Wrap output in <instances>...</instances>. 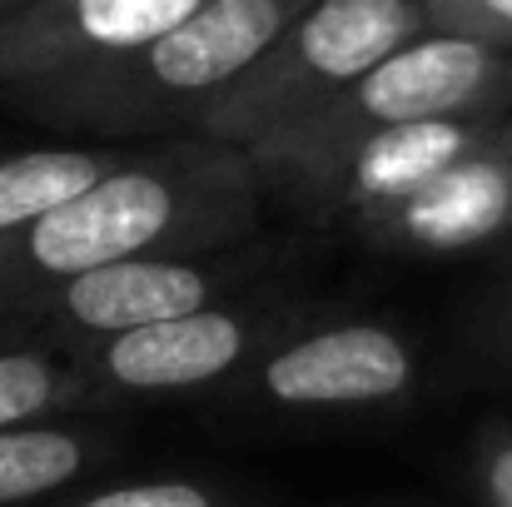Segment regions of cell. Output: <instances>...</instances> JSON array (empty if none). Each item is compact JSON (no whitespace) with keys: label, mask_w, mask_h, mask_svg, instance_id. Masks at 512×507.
Here are the masks:
<instances>
[{"label":"cell","mask_w":512,"mask_h":507,"mask_svg":"<svg viewBox=\"0 0 512 507\" xmlns=\"http://www.w3.org/2000/svg\"><path fill=\"white\" fill-rule=\"evenodd\" d=\"M259 214V174L234 145L150 140L125 150L110 174L0 234V324L20 329L45 294L120 259L244 244L259 234Z\"/></svg>","instance_id":"obj_1"},{"label":"cell","mask_w":512,"mask_h":507,"mask_svg":"<svg viewBox=\"0 0 512 507\" xmlns=\"http://www.w3.org/2000/svg\"><path fill=\"white\" fill-rule=\"evenodd\" d=\"M309 0H204L165 35L105 60L30 105V120L105 140H189L204 110L269 50Z\"/></svg>","instance_id":"obj_2"},{"label":"cell","mask_w":512,"mask_h":507,"mask_svg":"<svg viewBox=\"0 0 512 507\" xmlns=\"http://www.w3.org/2000/svg\"><path fill=\"white\" fill-rule=\"evenodd\" d=\"M428 30V0H309L204 110L189 140L249 150L324 110L368 65Z\"/></svg>","instance_id":"obj_3"},{"label":"cell","mask_w":512,"mask_h":507,"mask_svg":"<svg viewBox=\"0 0 512 507\" xmlns=\"http://www.w3.org/2000/svg\"><path fill=\"white\" fill-rule=\"evenodd\" d=\"M319 304L279 289H249L239 299H219L209 309L160 319L115 338H95L70 353L85 408L110 403H155L184 393H224L234 388L299 319Z\"/></svg>","instance_id":"obj_4"},{"label":"cell","mask_w":512,"mask_h":507,"mask_svg":"<svg viewBox=\"0 0 512 507\" xmlns=\"http://www.w3.org/2000/svg\"><path fill=\"white\" fill-rule=\"evenodd\" d=\"M503 85H508V50L453 30H423L378 65H368L324 110H314L309 120H299L274 140L249 145L244 155L254 174L314 165L393 125L498 110Z\"/></svg>","instance_id":"obj_5"},{"label":"cell","mask_w":512,"mask_h":507,"mask_svg":"<svg viewBox=\"0 0 512 507\" xmlns=\"http://www.w3.org/2000/svg\"><path fill=\"white\" fill-rule=\"evenodd\" d=\"M423 358L418 343L373 314L314 309L279 338L234 388V398L259 413H383L418 393Z\"/></svg>","instance_id":"obj_6"},{"label":"cell","mask_w":512,"mask_h":507,"mask_svg":"<svg viewBox=\"0 0 512 507\" xmlns=\"http://www.w3.org/2000/svg\"><path fill=\"white\" fill-rule=\"evenodd\" d=\"M264 279H269V254L259 249V234L244 244H219L194 254H140L60 284L20 319V334H35L60 353H75L95 338L130 334L160 319L209 309L219 299H239L249 289H264Z\"/></svg>","instance_id":"obj_7"},{"label":"cell","mask_w":512,"mask_h":507,"mask_svg":"<svg viewBox=\"0 0 512 507\" xmlns=\"http://www.w3.org/2000/svg\"><path fill=\"white\" fill-rule=\"evenodd\" d=\"M503 115L508 110H473V115L393 125V130H378V135L348 145L329 160L259 174V189H264V199H284L309 224L339 229L353 239L368 219L403 204L433 174H443L453 160H463Z\"/></svg>","instance_id":"obj_8"},{"label":"cell","mask_w":512,"mask_h":507,"mask_svg":"<svg viewBox=\"0 0 512 507\" xmlns=\"http://www.w3.org/2000/svg\"><path fill=\"white\" fill-rule=\"evenodd\" d=\"M204 0H25L0 15V100L35 95L140 50Z\"/></svg>","instance_id":"obj_9"},{"label":"cell","mask_w":512,"mask_h":507,"mask_svg":"<svg viewBox=\"0 0 512 507\" xmlns=\"http://www.w3.org/2000/svg\"><path fill=\"white\" fill-rule=\"evenodd\" d=\"M353 239L408 259H453L512 239V110L463 160L368 219Z\"/></svg>","instance_id":"obj_10"},{"label":"cell","mask_w":512,"mask_h":507,"mask_svg":"<svg viewBox=\"0 0 512 507\" xmlns=\"http://www.w3.org/2000/svg\"><path fill=\"white\" fill-rule=\"evenodd\" d=\"M110 453V433L80 423H15L0 428V507L45 503L75 488Z\"/></svg>","instance_id":"obj_11"},{"label":"cell","mask_w":512,"mask_h":507,"mask_svg":"<svg viewBox=\"0 0 512 507\" xmlns=\"http://www.w3.org/2000/svg\"><path fill=\"white\" fill-rule=\"evenodd\" d=\"M125 160L120 145H45L0 155V234L40 219Z\"/></svg>","instance_id":"obj_12"},{"label":"cell","mask_w":512,"mask_h":507,"mask_svg":"<svg viewBox=\"0 0 512 507\" xmlns=\"http://www.w3.org/2000/svg\"><path fill=\"white\" fill-rule=\"evenodd\" d=\"M70 408H85V388H80L70 353H60L40 338L0 343V428L40 423V418H55Z\"/></svg>","instance_id":"obj_13"},{"label":"cell","mask_w":512,"mask_h":507,"mask_svg":"<svg viewBox=\"0 0 512 507\" xmlns=\"http://www.w3.org/2000/svg\"><path fill=\"white\" fill-rule=\"evenodd\" d=\"M55 507H234L229 493L199 483V478H145V483H110L90 488L80 498H65Z\"/></svg>","instance_id":"obj_14"},{"label":"cell","mask_w":512,"mask_h":507,"mask_svg":"<svg viewBox=\"0 0 512 507\" xmlns=\"http://www.w3.org/2000/svg\"><path fill=\"white\" fill-rule=\"evenodd\" d=\"M478 493L483 507H512V423H488L478 438Z\"/></svg>","instance_id":"obj_15"},{"label":"cell","mask_w":512,"mask_h":507,"mask_svg":"<svg viewBox=\"0 0 512 507\" xmlns=\"http://www.w3.org/2000/svg\"><path fill=\"white\" fill-rule=\"evenodd\" d=\"M488 343H493L498 363L512 373V264L503 269V284H498L493 309H488Z\"/></svg>","instance_id":"obj_16"},{"label":"cell","mask_w":512,"mask_h":507,"mask_svg":"<svg viewBox=\"0 0 512 507\" xmlns=\"http://www.w3.org/2000/svg\"><path fill=\"white\" fill-rule=\"evenodd\" d=\"M498 110H512V50H508V85H503V100H498Z\"/></svg>","instance_id":"obj_17"},{"label":"cell","mask_w":512,"mask_h":507,"mask_svg":"<svg viewBox=\"0 0 512 507\" xmlns=\"http://www.w3.org/2000/svg\"><path fill=\"white\" fill-rule=\"evenodd\" d=\"M20 338V329H10V324H0V343H15Z\"/></svg>","instance_id":"obj_18"},{"label":"cell","mask_w":512,"mask_h":507,"mask_svg":"<svg viewBox=\"0 0 512 507\" xmlns=\"http://www.w3.org/2000/svg\"><path fill=\"white\" fill-rule=\"evenodd\" d=\"M15 5H25V0H0V15H5V10H15Z\"/></svg>","instance_id":"obj_19"}]
</instances>
